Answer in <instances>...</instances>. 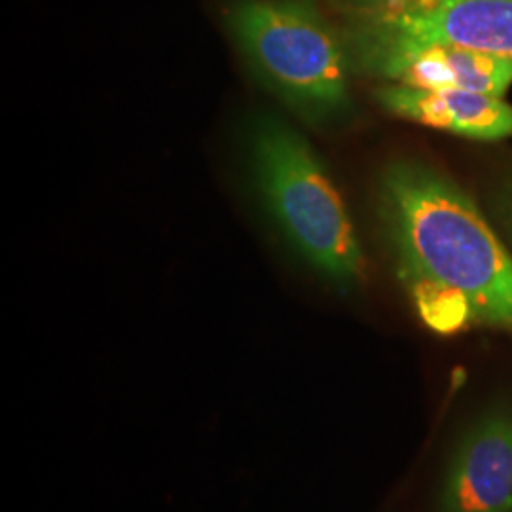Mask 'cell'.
<instances>
[{
  "label": "cell",
  "instance_id": "cell-1",
  "mask_svg": "<svg viewBox=\"0 0 512 512\" xmlns=\"http://www.w3.org/2000/svg\"><path fill=\"white\" fill-rule=\"evenodd\" d=\"M380 209L406 291L465 294L476 321L512 330V256L459 188L416 164L387 169Z\"/></svg>",
  "mask_w": 512,
  "mask_h": 512
},
{
  "label": "cell",
  "instance_id": "cell-2",
  "mask_svg": "<svg viewBox=\"0 0 512 512\" xmlns=\"http://www.w3.org/2000/svg\"><path fill=\"white\" fill-rule=\"evenodd\" d=\"M251 154L256 184L296 251L340 285L359 281L365 258L348 207L310 145L287 124L262 118Z\"/></svg>",
  "mask_w": 512,
  "mask_h": 512
},
{
  "label": "cell",
  "instance_id": "cell-3",
  "mask_svg": "<svg viewBox=\"0 0 512 512\" xmlns=\"http://www.w3.org/2000/svg\"><path fill=\"white\" fill-rule=\"evenodd\" d=\"M230 23L258 73L294 107L329 112L346 103V55L313 12L291 2L243 0Z\"/></svg>",
  "mask_w": 512,
  "mask_h": 512
},
{
  "label": "cell",
  "instance_id": "cell-4",
  "mask_svg": "<svg viewBox=\"0 0 512 512\" xmlns=\"http://www.w3.org/2000/svg\"><path fill=\"white\" fill-rule=\"evenodd\" d=\"M378 27L370 50L446 44L512 61V0H439Z\"/></svg>",
  "mask_w": 512,
  "mask_h": 512
},
{
  "label": "cell",
  "instance_id": "cell-5",
  "mask_svg": "<svg viewBox=\"0 0 512 512\" xmlns=\"http://www.w3.org/2000/svg\"><path fill=\"white\" fill-rule=\"evenodd\" d=\"M442 512L512 511V412H492L461 440L450 463Z\"/></svg>",
  "mask_w": 512,
  "mask_h": 512
},
{
  "label": "cell",
  "instance_id": "cell-6",
  "mask_svg": "<svg viewBox=\"0 0 512 512\" xmlns=\"http://www.w3.org/2000/svg\"><path fill=\"white\" fill-rule=\"evenodd\" d=\"M370 67L399 86L465 90L503 97L512 86V61L446 44L374 48Z\"/></svg>",
  "mask_w": 512,
  "mask_h": 512
},
{
  "label": "cell",
  "instance_id": "cell-7",
  "mask_svg": "<svg viewBox=\"0 0 512 512\" xmlns=\"http://www.w3.org/2000/svg\"><path fill=\"white\" fill-rule=\"evenodd\" d=\"M378 99L395 116L427 128L482 141L512 137V107L494 95L395 84L378 93Z\"/></svg>",
  "mask_w": 512,
  "mask_h": 512
},
{
  "label": "cell",
  "instance_id": "cell-8",
  "mask_svg": "<svg viewBox=\"0 0 512 512\" xmlns=\"http://www.w3.org/2000/svg\"><path fill=\"white\" fill-rule=\"evenodd\" d=\"M363 6L374 10L378 19H393L414 14L435 6L439 0H359Z\"/></svg>",
  "mask_w": 512,
  "mask_h": 512
},
{
  "label": "cell",
  "instance_id": "cell-9",
  "mask_svg": "<svg viewBox=\"0 0 512 512\" xmlns=\"http://www.w3.org/2000/svg\"><path fill=\"white\" fill-rule=\"evenodd\" d=\"M509 224H511L512 228V203L509 205Z\"/></svg>",
  "mask_w": 512,
  "mask_h": 512
}]
</instances>
